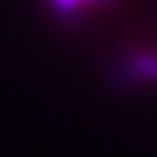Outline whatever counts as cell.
Segmentation results:
<instances>
[{
  "mask_svg": "<svg viewBox=\"0 0 157 157\" xmlns=\"http://www.w3.org/2000/svg\"><path fill=\"white\" fill-rule=\"evenodd\" d=\"M109 0H48L51 10L60 15V17H78L82 12L92 10V7H101Z\"/></svg>",
  "mask_w": 157,
  "mask_h": 157,
  "instance_id": "7a4b0ae2",
  "label": "cell"
},
{
  "mask_svg": "<svg viewBox=\"0 0 157 157\" xmlns=\"http://www.w3.org/2000/svg\"><path fill=\"white\" fill-rule=\"evenodd\" d=\"M123 73L136 80L157 82V51H136L123 63Z\"/></svg>",
  "mask_w": 157,
  "mask_h": 157,
  "instance_id": "6da1fadb",
  "label": "cell"
}]
</instances>
